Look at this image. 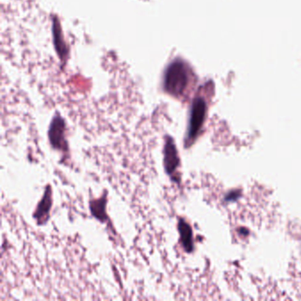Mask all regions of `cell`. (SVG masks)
Masks as SVG:
<instances>
[{
  "label": "cell",
  "mask_w": 301,
  "mask_h": 301,
  "mask_svg": "<svg viewBox=\"0 0 301 301\" xmlns=\"http://www.w3.org/2000/svg\"><path fill=\"white\" fill-rule=\"evenodd\" d=\"M187 85V72L182 63H174L169 67L165 77V88L171 95L182 94Z\"/></svg>",
  "instance_id": "obj_1"
},
{
  "label": "cell",
  "mask_w": 301,
  "mask_h": 301,
  "mask_svg": "<svg viewBox=\"0 0 301 301\" xmlns=\"http://www.w3.org/2000/svg\"><path fill=\"white\" fill-rule=\"evenodd\" d=\"M49 141L54 149L67 153L69 150L66 140V124L59 113H56L51 119L48 132Z\"/></svg>",
  "instance_id": "obj_2"
},
{
  "label": "cell",
  "mask_w": 301,
  "mask_h": 301,
  "mask_svg": "<svg viewBox=\"0 0 301 301\" xmlns=\"http://www.w3.org/2000/svg\"><path fill=\"white\" fill-rule=\"evenodd\" d=\"M206 114V104L202 99H196L192 106L190 116L187 140H193L197 137L199 132L202 126Z\"/></svg>",
  "instance_id": "obj_3"
},
{
  "label": "cell",
  "mask_w": 301,
  "mask_h": 301,
  "mask_svg": "<svg viewBox=\"0 0 301 301\" xmlns=\"http://www.w3.org/2000/svg\"><path fill=\"white\" fill-rule=\"evenodd\" d=\"M164 168L167 175L172 177L180 165V159L177 148L173 138L170 136L165 137L164 146Z\"/></svg>",
  "instance_id": "obj_4"
},
{
  "label": "cell",
  "mask_w": 301,
  "mask_h": 301,
  "mask_svg": "<svg viewBox=\"0 0 301 301\" xmlns=\"http://www.w3.org/2000/svg\"><path fill=\"white\" fill-rule=\"evenodd\" d=\"M52 203V189H51V186L50 185H48L44 190L43 195L40 200L39 203L37 204L35 210V213H34V218L35 219L38 225L45 224L48 222V220L50 218Z\"/></svg>",
  "instance_id": "obj_5"
},
{
  "label": "cell",
  "mask_w": 301,
  "mask_h": 301,
  "mask_svg": "<svg viewBox=\"0 0 301 301\" xmlns=\"http://www.w3.org/2000/svg\"><path fill=\"white\" fill-rule=\"evenodd\" d=\"M177 229L183 247L186 252H192L193 250V238L191 226L184 219L180 218L177 223Z\"/></svg>",
  "instance_id": "obj_6"
},
{
  "label": "cell",
  "mask_w": 301,
  "mask_h": 301,
  "mask_svg": "<svg viewBox=\"0 0 301 301\" xmlns=\"http://www.w3.org/2000/svg\"><path fill=\"white\" fill-rule=\"evenodd\" d=\"M106 205H107L106 195H104L96 200H93L89 204L90 212L93 216L102 223H105L108 220V216L106 213Z\"/></svg>",
  "instance_id": "obj_7"
}]
</instances>
